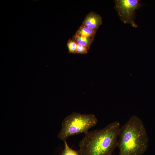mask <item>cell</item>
<instances>
[{"mask_svg": "<svg viewBox=\"0 0 155 155\" xmlns=\"http://www.w3.org/2000/svg\"><path fill=\"white\" fill-rule=\"evenodd\" d=\"M120 123L112 122L99 130L88 131L80 141V155H111L117 146Z\"/></svg>", "mask_w": 155, "mask_h": 155, "instance_id": "1", "label": "cell"}, {"mask_svg": "<svg viewBox=\"0 0 155 155\" xmlns=\"http://www.w3.org/2000/svg\"><path fill=\"white\" fill-rule=\"evenodd\" d=\"M148 138L141 119L135 115L131 116L120 127L117 146L119 155H142L147 150Z\"/></svg>", "mask_w": 155, "mask_h": 155, "instance_id": "2", "label": "cell"}, {"mask_svg": "<svg viewBox=\"0 0 155 155\" xmlns=\"http://www.w3.org/2000/svg\"><path fill=\"white\" fill-rule=\"evenodd\" d=\"M95 115L73 112L66 117L62 123L58 137L63 141L69 137L81 133H86L98 122Z\"/></svg>", "mask_w": 155, "mask_h": 155, "instance_id": "3", "label": "cell"}, {"mask_svg": "<svg viewBox=\"0 0 155 155\" xmlns=\"http://www.w3.org/2000/svg\"><path fill=\"white\" fill-rule=\"evenodd\" d=\"M115 8L121 20L134 27H137L135 22V11L142 5L139 0H116Z\"/></svg>", "mask_w": 155, "mask_h": 155, "instance_id": "4", "label": "cell"}, {"mask_svg": "<svg viewBox=\"0 0 155 155\" xmlns=\"http://www.w3.org/2000/svg\"><path fill=\"white\" fill-rule=\"evenodd\" d=\"M102 24L101 17L94 12H91L86 16L82 26L89 28L96 32Z\"/></svg>", "mask_w": 155, "mask_h": 155, "instance_id": "5", "label": "cell"}, {"mask_svg": "<svg viewBox=\"0 0 155 155\" xmlns=\"http://www.w3.org/2000/svg\"><path fill=\"white\" fill-rule=\"evenodd\" d=\"M94 36L81 37L74 35L73 37V40L77 43L85 46L88 50L94 40Z\"/></svg>", "mask_w": 155, "mask_h": 155, "instance_id": "6", "label": "cell"}, {"mask_svg": "<svg viewBox=\"0 0 155 155\" xmlns=\"http://www.w3.org/2000/svg\"><path fill=\"white\" fill-rule=\"evenodd\" d=\"M96 32L89 28L82 25L79 28L75 35L81 37L94 36Z\"/></svg>", "mask_w": 155, "mask_h": 155, "instance_id": "7", "label": "cell"}, {"mask_svg": "<svg viewBox=\"0 0 155 155\" xmlns=\"http://www.w3.org/2000/svg\"><path fill=\"white\" fill-rule=\"evenodd\" d=\"M64 148L61 155H80L78 151L71 149L68 145L66 141H64Z\"/></svg>", "mask_w": 155, "mask_h": 155, "instance_id": "8", "label": "cell"}, {"mask_svg": "<svg viewBox=\"0 0 155 155\" xmlns=\"http://www.w3.org/2000/svg\"><path fill=\"white\" fill-rule=\"evenodd\" d=\"M77 43L71 39H69L67 43V46L68 49L69 53L75 54L77 48Z\"/></svg>", "mask_w": 155, "mask_h": 155, "instance_id": "9", "label": "cell"}, {"mask_svg": "<svg viewBox=\"0 0 155 155\" xmlns=\"http://www.w3.org/2000/svg\"><path fill=\"white\" fill-rule=\"evenodd\" d=\"M88 49L85 46L77 43L76 53L80 54H86L88 53Z\"/></svg>", "mask_w": 155, "mask_h": 155, "instance_id": "10", "label": "cell"}]
</instances>
